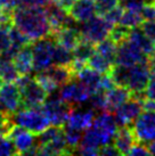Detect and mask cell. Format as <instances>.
I'll return each instance as SVG.
<instances>
[{"label": "cell", "instance_id": "1", "mask_svg": "<svg viewBox=\"0 0 155 156\" xmlns=\"http://www.w3.org/2000/svg\"><path fill=\"white\" fill-rule=\"evenodd\" d=\"M12 22L31 41L52 34L45 8L18 6L12 12Z\"/></svg>", "mask_w": 155, "mask_h": 156}, {"label": "cell", "instance_id": "2", "mask_svg": "<svg viewBox=\"0 0 155 156\" xmlns=\"http://www.w3.org/2000/svg\"><path fill=\"white\" fill-rule=\"evenodd\" d=\"M115 86L128 88L132 96L145 98V89L151 79V69L148 61L142 62L132 66L114 65L108 72Z\"/></svg>", "mask_w": 155, "mask_h": 156}, {"label": "cell", "instance_id": "3", "mask_svg": "<svg viewBox=\"0 0 155 156\" xmlns=\"http://www.w3.org/2000/svg\"><path fill=\"white\" fill-rule=\"evenodd\" d=\"M15 83L21 90L22 107L40 108L48 98V92L37 81V79L30 76V74L20 75Z\"/></svg>", "mask_w": 155, "mask_h": 156}, {"label": "cell", "instance_id": "4", "mask_svg": "<svg viewBox=\"0 0 155 156\" xmlns=\"http://www.w3.org/2000/svg\"><path fill=\"white\" fill-rule=\"evenodd\" d=\"M9 116L13 124L22 126L34 134L41 133L50 126V122L43 114L41 108L22 107Z\"/></svg>", "mask_w": 155, "mask_h": 156}, {"label": "cell", "instance_id": "5", "mask_svg": "<svg viewBox=\"0 0 155 156\" xmlns=\"http://www.w3.org/2000/svg\"><path fill=\"white\" fill-rule=\"evenodd\" d=\"M55 47H56V40L52 34L31 42L32 56H33V71L41 72L54 64Z\"/></svg>", "mask_w": 155, "mask_h": 156}, {"label": "cell", "instance_id": "6", "mask_svg": "<svg viewBox=\"0 0 155 156\" xmlns=\"http://www.w3.org/2000/svg\"><path fill=\"white\" fill-rule=\"evenodd\" d=\"M112 27L113 24L108 22L103 15L97 14L87 22L82 23V25L79 26V30L82 39L89 41L92 44H97L108 38Z\"/></svg>", "mask_w": 155, "mask_h": 156}, {"label": "cell", "instance_id": "7", "mask_svg": "<svg viewBox=\"0 0 155 156\" xmlns=\"http://www.w3.org/2000/svg\"><path fill=\"white\" fill-rule=\"evenodd\" d=\"M40 108L49 120L50 126H64L73 107L62 99L59 95L54 97V94H52L48 95V98Z\"/></svg>", "mask_w": 155, "mask_h": 156}, {"label": "cell", "instance_id": "8", "mask_svg": "<svg viewBox=\"0 0 155 156\" xmlns=\"http://www.w3.org/2000/svg\"><path fill=\"white\" fill-rule=\"evenodd\" d=\"M18 155H35L38 154V145L34 133L24 128L14 124L8 132Z\"/></svg>", "mask_w": 155, "mask_h": 156}, {"label": "cell", "instance_id": "9", "mask_svg": "<svg viewBox=\"0 0 155 156\" xmlns=\"http://www.w3.org/2000/svg\"><path fill=\"white\" fill-rule=\"evenodd\" d=\"M146 61H148V56L130 39L124 40L117 44L115 56L116 65L132 66Z\"/></svg>", "mask_w": 155, "mask_h": 156}, {"label": "cell", "instance_id": "10", "mask_svg": "<svg viewBox=\"0 0 155 156\" xmlns=\"http://www.w3.org/2000/svg\"><path fill=\"white\" fill-rule=\"evenodd\" d=\"M137 141L150 144L155 140V112L144 111L135 120L134 126H131Z\"/></svg>", "mask_w": 155, "mask_h": 156}, {"label": "cell", "instance_id": "11", "mask_svg": "<svg viewBox=\"0 0 155 156\" xmlns=\"http://www.w3.org/2000/svg\"><path fill=\"white\" fill-rule=\"evenodd\" d=\"M145 98L131 96V98L128 99L124 104H122L113 112V115L115 117V121L119 126H131L137 119L140 113L144 111L142 107V100Z\"/></svg>", "mask_w": 155, "mask_h": 156}, {"label": "cell", "instance_id": "12", "mask_svg": "<svg viewBox=\"0 0 155 156\" xmlns=\"http://www.w3.org/2000/svg\"><path fill=\"white\" fill-rule=\"evenodd\" d=\"M58 95L72 107H81L85 103H88L91 94L74 78L60 87Z\"/></svg>", "mask_w": 155, "mask_h": 156}, {"label": "cell", "instance_id": "13", "mask_svg": "<svg viewBox=\"0 0 155 156\" xmlns=\"http://www.w3.org/2000/svg\"><path fill=\"white\" fill-rule=\"evenodd\" d=\"M0 103L9 115L22 108L21 90L15 82H5L0 87Z\"/></svg>", "mask_w": 155, "mask_h": 156}, {"label": "cell", "instance_id": "14", "mask_svg": "<svg viewBox=\"0 0 155 156\" xmlns=\"http://www.w3.org/2000/svg\"><path fill=\"white\" fill-rule=\"evenodd\" d=\"M95 117V111L92 108L82 109L80 108V106L73 107L65 126L79 131H86L92 126Z\"/></svg>", "mask_w": 155, "mask_h": 156}, {"label": "cell", "instance_id": "15", "mask_svg": "<svg viewBox=\"0 0 155 156\" xmlns=\"http://www.w3.org/2000/svg\"><path fill=\"white\" fill-rule=\"evenodd\" d=\"M137 143V138L130 126H120L113 138V145L119 151L120 155H128L130 149Z\"/></svg>", "mask_w": 155, "mask_h": 156}, {"label": "cell", "instance_id": "16", "mask_svg": "<svg viewBox=\"0 0 155 156\" xmlns=\"http://www.w3.org/2000/svg\"><path fill=\"white\" fill-rule=\"evenodd\" d=\"M41 72L58 88L64 86L65 83H67L72 79L75 78V72L71 65L66 66L52 64L50 67H48L47 69L41 71Z\"/></svg>", "mask_w": 155, "mask_h": 156}, {"label": "cell", "instance_id": "17", "mask_svg": "<svg viewBox=\"0 0 155 156\" xmlns=\"http://www.w3.org/2000/svg\"><path fill=\"white\" fill-rule=\"evenodd\" d=\"M75 79L81 83L83 87L90 94L100 90V82H102V73L94 69L90 66H83L75 73Z\"/></svg>", "mask_w": 155, "mask_h": 156}, {"label": "cell", "instance_id": "18", "mask_svg": "<svg viewBox=\"0 0 155 156\" xmlns=\"http://www.w3.org/2000/svg\"><path fill=\"white\" fill-rule=\"evenodd\" d=\"M70 16L75 22L83 23L97 15L95 0H77L69 10Z\"/></svg>", "mask_w": 155, "mask_h": 156}, {"label": "cell", "instance_id": "19", "mask_svg": "<svg viewBox=\"0 0 155 156\" xmlns=\"http://www.w3.org/2000/svg\"><path fill=\"white\" fill-rule=\"evenodd\" d=\"M72 52H73V63L71 66L77 73L79 69H81L83 66L88 64L89 58L95 52V44L85 39H81L80 42L77 44V47L72 50Z\"/></svg>", "mask_w": 155, "mask_h": 156}, {"label": "cell", "instance_id": "20", "mask_svg": "<svg viewBox=\"0 0 155 156\" xmlns=\"http://www.w3.org/2000/svg\"><path fill=\"white\" fill-rule=\"evenodd\" d=\"M54 38L56 42L63 47L67 48L70 50H73L77 44L82 39L79 26H64L60 30L54 33Z\"/></svg>", "mask_w": 155, "mask_h": 156}, {"label": "cell", "instance_id": "21", "mask_svg": "<svg viewBox=\"0 0 155 156\" xmlns=\"http://www.w3.org/2000/svg\"><path fill=\"white\" fill-rule=\"evenodd\" d=\"M132 92L125 87L115 86L112 89L105 91L106 97V112L113 113L116 108H119L121 105L124 104L128 99L131 98Z\"/></svg>", "mask_w": 155, "mask_h": 156}, {"label": "cell", "instance_id": "22", "mask_svg": "<svg viewBox=\"0 0 155 156\" xmlns=\"http://www.w3.org/2000/svg\"><path fill=\"white\" fill-rule=\"evenodd\" d=\"M13 62L21 75L30 74L33 71V56L31 44L22 47L14 56Z\"/></svg>", "mask_w": 155, "mask_h": 156}, {"label": "cell", "instance_id": "23", "mask_svg": "<svg viewBox=\"0 0 155 156\" xmlns=\"http://www.w3.org/2000/svg\"><path fill=\"white\" fill-rule=\"evenodd\" d=\"M128 39H130L132 42H135V44H137L138 47L140 48L148 57L152 56L153 54H155V42H153V41L142 32V30L140 29V26H139V27L131 29Z\"/></svg>", "mask_w": 155, "mask_h": 156}, {"label": "cell", "instance_id": "24", "mask_svg": "<svg viewBox=\"0 0 155 156\" xmlns=\"http://www.w3.org/2000/svg\"><path fill=\"white\" fill-rule=\"evenodd\" d=\"M20 75L13 59L0 56V78L4 82H15Z\"/></svg>", "mask_w": 155, "mask_h": 156}, {"label": "cell", "instance_id": "25", "mask_svg": "<svg viewBox=\"0 0 155 156\" xmlns=\"http://www.w3.org/2000/svg\"><path fill=\"white\" fill-rule=\"evenodd\" d=\"M116 48H117V44L111 38H106L105 40L100 41L99 44H95L96 51L99 52L102 56L105 57L112 64H115Z\"/></svg>", "mask_w": 155, "mask_h": 156}, {"label": "cell", "instance_id": "26", "mask_svg": "<svg viewBox=\"0 0 155 156\" xmlns=\"http://www.w3.org/2000/svg\"><path fill=\"white\" fill-rule=\"evenodd\" d=\"M144 20L142 17V13L138 10L134 9H123V14L120 20L119 24L127 26L129 29H135V27H139L142 25Z\"/></svg>", "mask_w": 155, "mask_h": 156}, {"label": "cell", "instance_id": "27", "mask_svg": "<svg viewBox=\"0 0 155 156\" xmlns=\"http://www.w3.org/2000/svg\"><path fill=\"white\" fill-rule=\"evenodd\" d=\"M88 66H90L92 67L96 71H98L99 73H108L111 69H112L113 66L115 65V64H112L110 61H107L106 58L104 56H102L99 52H97L95 50V52L91 55V57L89 58V61H88Z\"/></svg>", "mask_w": 155, "mask_h": 156}, {"label": "cell", "instance_id": "28", "mask_svg": "<svg viewBox=\"0 0 155 156\" xmlns=\"http://www.w3.org/2000/svg\"><path fill=\"white\" fill-rule=\"evenodd\" d=\"M73 63V52L67 48L63 47L56 42V47L54 50V64L56 65L70 66Z\"/></svg>", "mask_w": 155, "mask_h": 156}, {"label": "cell", "instance_id": "29", "mask_svg": "<svg viewBox=\"0 0 155 156\" xmlns=\"http://www.w3.org/2000/svg\"><path fill=\"white\" fill-rule=\"evenodd\" d=\"M64 134H65V140L67 144V147L70 151L74 154L75 148L79 146V144L81 143V139L83 137V131H79L75 129H71L64 126Z\"/></svg>", "mask_w": 155, "mask_h": 156}, {"label": "cell", "instance_id": "30", "mask_svg": "<svg viewBox=\"0 0 155 156\" xmlns=\"http://www.w3.org/2000/svg\"><path fill=\"white\" fill-rule=\"evenodd\" d=\"M13 22L0 24V54H4L12 47V39H10V26Z\"/></svg>", "mask_w": 155, "mask_h": 156}, {"label": "cell", "instance_id": "31", "mask_svg": "<svg viewBox=\"0 0 155 156\" xmlns=\"http://www.w3.org/2000/svg\"><path fill=\"white\" fill-rule=\"evenodd\" d=\"M88 103L90 104L91 108L94 111H99V112H106V97H105V91L98 90L91 94Z\"/></svg>", "mask_w": 155, "mask_h": 156}, {"label": "cell", "instance_id": "32", "mask_svg": "<svg viewBox=\"0 0 155 156\" xmlns=\"http://www.w3.org/2000/svg\"><path fill=\"white\" fill-rule=\"evenodd\" d=\"M130 31H131V29L122 25V24H115V25H113L108 38H111L116 44H119L129 38Z\"/></svg>", "mask_w": 155, "mask_h": 156}, {"label": "cell", "instance_id": "33", "mask_svg": "<svg viewBox=\"0 0 155 156\" xmlns=\"http://www.w3.org/2000/svg\"><path fill=\"white\" fill-rule=\"evenodd\" d=\"M17 151L14 146L12 139L7 134H0V156L16 155Z\"/></svg>", "mask_w": 155, "mask_h": 156}, {"label": "cell", "instance_id": "34", "mask_svg": "<svg viewBox=\"0 0 155 156\" xmlns=\"http://www.w3.org/2000/svg\"><path fill=\"white\" fill-rule=\"evenodd\" d=\"M96 10L98 15H105L111 9L120 5V0H95Z\"/></svg>", "mask_w": 155, "mask_h": 156}, {"label": "cell", "instance_id": "35", "mask_svg": "<svg viewBox=\"0 0 155 156\" xmlns=\"http://www.w3.org/2000/svg\"><path fill=\"white\" fill-rule=\"evenodd\" d=\"M123 7H122V5H119V6H116L114 7L113 9H111L110 12L103 15L104 17L107 20L108 22L113 24V25H115V24H119L120 23V20L122 17V14H123Z\"/></svg>", "mask_w": 155, "mask_h": 156}, {"label": "cell", "instance_id": "36", "mask_svg": "<svg viewBox=\"0 0 155 156\" xmlns=\"http://www.w3.org/2000/svg\"><path fill=\"white\" fill-rule=\"evenodd\" d=\"M13 122L10 121V116L5 111H0V134H8L10 128L13 126Z\"/></svg>", "mask_w": 155, "mask_h": 156}, {"label": "cell", "instance_id": "37", "mask_svg": "<svg viewBox=\"0 0 155 156\" xmlns=\"http://www.w3.org/2000/svg\"><path fill=\"white\" fill-rule=\"evenodd\" d=\"M52 2V0H20L18 6L33 7V8H46Z\"/></svg>", "mask_w": 155, "mask_h": 156}, {"label": "cell", "instance_id": "38", "mask_svg": "<svg viewBox=\"0 0 155 156\" xmlns=\"http://www.w3.org/2000/svg\"><path fill=\"white\" fill-rule=\"evenodd\" d=\"M140 29L153 42H155V20L142 22V24L140 25Z\"/></svg>", "mask_w": 155, "mask_h": 156}, {"label": "cell", "instance_id": "39", "mask_svg": "<svg viewBox=\"0 0 155 156\" xmlns=\"http://www.w3.org/2000/svg\"><path fill=\"white\" fill-rule=\"evenodd\" d=\"M142 17L145 21H153L155 20V5L153 2H148V4L144 5L142 8Z\"/></svg>", "mask_w": 155, "mask_h": 156}, {"label": "cell", "instance_id": "40", "mask_svg": "<svg viewBox=\"0 0 155 156\" xmlns=\"http://www.w3.org/2000/svg\"><path fill=\"white\" fill-rule=\"evenodd\" d=\"M128 155H134V156H146L150 155V152H148V148H147V145L144 143H137L135 144L132 148L130 149V152Z\"/></svg>", "mask_w": 155, "mask_h": 156}, {"label": "cell", "instance_id": "41", "mask_svg": "<svg viewBox=\"0 0 155 156\" xmlns=\"http://www.w3.org/2000/svg\"><path fill=\"white\" fill-rule=\"evenodd\" d=\"M145 98L146 99L155 100V75H151V79L147 83V87L145 89Z\"/></svg>", "mask_w": 155, "mask_h": 156}, {"label": "cell", "instance_id": "42", "mask_svg": "<svg viewBox=\"0 0 155 156\" xmlns=\"http://www.w3.org/2000/svg\"><path fill=\"white\" fill-rule=\"evenodd\" d=\"M99 155H105V156H114V155H120L119 151L115 148L114 145L111 144H106L100 147L99 149Z\"/></svg>", "mask_w": 155, "mask_h": 156}, {"label": "cell", "instance_id": "43", "mask_svg": "<svg viewBox=\"0 0 155 156\" xmlns=\"http://www.w3.org/2000/svg\"><path fill=\"white\" fill-rule=\"evenodd\" d=\"M75 1L77 0H52V2L56 5V6H58L59 8L64 9L66 12H69L70 8L73 6Z\"/></svg>", "mask_w": 155, "mask_h": 156}, {"label": "cell", "instance_id": "44", "mask_svg": "<svg viewBox=\"0 0 155 156\" xmlns=\"http://www.w3.org/2000/svg\"><path fill=\"white\" fill-rule=\"evenodd\" d=\"M12 22V12L2 8L0 6V24Z\"/></svg>", "mask_w": 155, "mask_h": 156}, {"label": "cell", "instance_id": "45", "mask_svg": "<svg viewBox=\"0 0 155 156\" xmlns=\"http://www.w3.org/2000/svg\"><path fill=\"white\" fill-rule=\"evenodd\" d=\"M142 107H144V111H153V112H155V100L145 98L142 100Z\"/></svg>", "mask_w": 155, "mask_h": 156}, {"label": "cell", "instance_id": "46", "mask_svg": "<svg viewBox=\"0 0 155 156\" xmlns=\"http://www.w3.org/2000/svg\"><path fill=\"white\" fill-rule=\"evenodd\" d=\"M148 65H150V69H151V74L155 75V54L148 57Z\"/></svg>", "mask_w": 155, "mask_h": 156}, {"label": "cell", "instance_id": "47", "mask_svg": "<svg viewBox=\"0 0 155 156\" xmlns=\"http://www.w3.org/2000/svg\"><path fill=\"white\" fill-rule=\"evenodd\" d=\"M147 148H148L150 155H155V140L150 144H147Z\"/></svg>", "mask_w": 155, "mask_h": 156}, {"label": "cell", "instance_id": "48", "mask_svg": "<svg viewBox=\"0 0 155 156\" xmlns=\"http://www.w3.org/2000/svg\"><path fill=\"white\" fill-rule=\"evenodd\" d=\"M2 83H4V81H2V79L0 78V87H1V86H2Z\"/></svg>", "mask_w": 155, "mask_h": 156}, {"label": "cell", "instance_id": "49", "mask_svg": "<svg viewBox=\"0 0 155 156\" xmlns=\"http://www.w3.org/2000/svg\"><path fill=\"white\" fill-rule=\"evenodd\" d=\"M0 111H4V109H2V106H1V103H0Z\"/></svg>", "mask_w": 155, "mask_h": 156}, {"label": "cell", "instance_id": "50", "mask_svg": "<svg viewBox=\"0 0 155 156\" xmlns=\"http://www.w3.org/2000/svg\"><path fill=\"white\" fill-rule=\"evenodd\" d=\"M153 4H154V5H155V0H153Z\"/></svg>", "mask_w": 155, "mask_h": 156}]
</instances>
